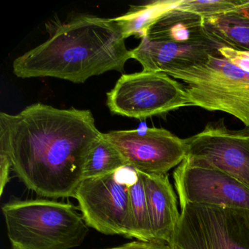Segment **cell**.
I'll return each instance as SVG.
<instances>
[{
	"label": "cell",
	"mask_w": 249,
	"mask_h": 249,
	"mask_svg": "<svg viewBox=\"0 0 249 249\" xmlns=\"http://www.w3.org/2000/svg\"><path fill=\"white\" fill-rule=\"evenodd\" d=\"M172 249H180L179 248L175 247V246H171Z\"/></svg>",
	"instance_id": "21"
},
{
	"label": "cell",
	"mask_w": 249,
	"mask_h": 249,
	"mask_svg": "<svg viewBox=\"0 0 249 249\" xmlns=\"http://www.w3.org/2000/svg\"><path fill=\"white\" fill-rule=\"evenodd\" d=\"M246 0H181L178 8L203 18L235 11Z\"/></svg>",
	"instance_id": "18"
},
{
	"label": "cell",
	"mask_w": 249,
	"mask_h": 249,
	"mask_svg": "<svg viewBox=\"0 0 249 249\" xmlns=\"http://www.w3.org/2000/svg\"><path fill=\"white\" fill-rule=\"evenodd\" d=\"M155 241L170 245L180 220L177 198L167 174L141 173Z\"/></svg>",
	"instance_id": "12"
},
{
	"label": "cell",
	"mask_w": 249,
	"mask_h": 249,
	"mask_svg": "<svg viewBox=\"0 0 249 249\" xmlns=\"http://www.w3.org/2000/svg\"><path fill=\"white\" fill-rule=\"evenodd\" d=\"M103 132L89 110L35 103L0 113V156L28 189L43 197H74L87 159Z\"/></svg>",
	"instance_id": "1"
},
{
	"label": "cell",
	"mask_w": 249,
	"mask_h": 249,
	"mask_svg": "<svg viewBox=\"0 0 249 249\" xmlns=\"http://www.w3.org/2000/svg\"><path fill=\"white\" fill-rule=\"evenodd\" d=\"M170 246L180 249H249V210L180 203Z\"/></svg>",
	"instance_id": "5"
},
{
	"label": "cell",
	"mask_w": 249,
	"mask_h": 249,
	"mask_svg": "<svg viewBox=\"0 0 249 249\" xmlns=\"http://www.w3.org/2000/svg\"><path fill=\"white\" fill-rule=\"evenodd\" d=\"M107 249H172L171 246L160 241H133L123 246Z\"/></svg>",
	"instance_id": "19"
},
{
	"label": "cell",
	"mask_w": 249,
	"mask_h": 249,
	"mask_svg": "<svg viewBox=\"0 0 249 249\" xmlns=\"http://www.w3.org/2000/svg\"><path fill=\"white\" fill-rule=\"evenodd\" d=\"M235 11L249 18V0H246L245 3L240 5Z\"/></svg>",
	"instance_id": "20"
},
{
	"label": "cell",
	"mask_w": 249,
	"mask_h": 249,
	"mask_svg": "<svg viewBox=\"0 0 249 249\" xmlns=\"http://www.w3.org/2000/svg\"><path fill=\"white\" fill-rule=\"evenodd\" d=\"M137 171L145 174H167L186 157L185 139L162 128L144 130H114L103 134Z\"/></svg>",
	"instance_id": "8"
},
{
	"label": "cell",
	"mask_w": 249,
	"mask_h": 249,
	"mask_svg": "<svg viewBox=\"0 0 249 249\" xmlns=\"http://www.w3.org/2000/svg\"><path fill=\"white\" fill-rule=\"evenodd\" d=\"M113 114L145 119L191 106L183 84L164 72L142 71L124 74L107 94Z\"/></svg>",
	"instance_id": "7"
},
{
	"label": "cell",
	"mask_w": 249,
	"mask_h": 249,
	"mask_svg": "<svg viewBox=\"0 0 249 249\" xmlns=\"http://www.w3.org/2000/svg\"><path fill=\"white\" fill-rule=\"evenodd\" d=\"M129 196L134 238L141 241H155L153 237L146 195L141 172L137 171L135 180L129 185Z\"/></svg>",
	"instance_id": "16"
},
{
	"label": "cell",
	"mask_w": 249,
	"mask_h": 249,
	"mask_svg": "<svg viewBox=\"0 0 249 249\" xmlns=\"http://www.w3.org/2000/svg\"><path fill=\"white\" fill-rule=\"evenodd\" d=\"M167 75L183 83L191 106L224 112L249 128V52L223 46L205 62Z\"/></svg>",
	"instance_id": "3"
},
{
	"label": "cell",
	"mask_w": 249,
	"mask_h": 249,
	"mask_svg": "<svg viewBox=\"0 0 249 249\" xmlns=\"http://www.w3.org/2000/svg\"><path fill=\"white\" fill-rule=\"evenodd\" d=\"M180 1L159 0L145 5L132 6L124 15L113 18L122 29L125 39L130 36L142 38L163 14L177 8Z\"/></svg>",
	"instance_id": "15"
},
{
	"label": "cell",
	"mask_w": 249,
	"mask_h": 249,
	"mask_svg": "<svg viewBox=\"0 0 249 249\" xmlns=\"http://www.w3.org/2000/svg\"><path fill=\"white\" fill-rule=\"evenodd\" d=\"M147 37L154 40L192 43L213 39L203 26V18L178 8L163 14L148 30Z\"/></svg>",
	"instance_id": "13"
},
{
	"label": "cell",
	"mask_w": 249,
	"mask_h": 249,
	"mask_svg": "<svg viewBox=\"0 0 249 249\" xmlns=\"http://www.w3.org/2000/svg\"><path fill=\"white\" fill-rule=\"evenodd\" d=\"M11 249H71L89 226L70 203L46 199L12 200L2 208Z\"/></svg>",
	"instance_id": "4"
},
{
	"label": "cell",
	"mask_w": 249,
	"mask_h": 249,
	"mask_svg": "<svg viewBox=\"0 0 249 249\" xmlns=\"http://www.w3.org/2000/svg\"><path fill=\"white\" fill-rule=\"evenodd\" d=\"M173 178L180 203L249 210V188L216 169L186 157Z\"/></svg>",
	"instance_id": "10"
},
{
	"label": "cell",
	"mask_w": 249,
	"mask_h": 249,
	"mask_svg": "<svg viewBox=\"0 0 249 249\" xmlns=\"http://www.w3.org/2000/svg\"><path fill=\"white\" fill-rule=\"evenodd\" d=\"M131 51L114 18L81 16L59 24L46 40L14 60L18 78L52 77L75 84L110 71L123 73Z\"/></svg>",
	"instance_id": "2"
},
{
	"label": "cell",
	"mask_w": 249,
	"mask_h": 249,
	"mask_svg": "<svg viewBox=\"0 0 249 249\" xmlns=\"http://www.w3.org/2000/svg\"><path fill=\"white\" fill-rule=\"evenodd\" d=\"M207 34L218 43L249 52V18L236 11L203 18Z\"/></svg>",
	"instance_id": "14"
},
{
	"label": "cell",
	"mask_w": 249,
	"mask_h": 249,
	"mask_svg": "<svg viewBox=\"0 0 249 249\" xmlns=\"http://www.w3.org/2000/svg\"><path fill=\"white\" fill-rule=\"evenodd\" d=\"M186 158L216 169L249 188V128L230 130L223 120L185 139Z\"/></svg>",
	"instance_id": "9"
},
{
	"label": "cell",
	"mask_w": 249,
	"mask_h": 249,
	"mask_svg": "<svg viewBox=\"0 0 249 249\" xmlns=\"http://www.w3.org/2000/svg\"><path fill=\"white\" fill-rule=\"evenodd\" d=\"M126 166L129 165L119 150L102 136L87 159L84 179L111 174Z\"/></svg>",
	"instance_id": "17"
},
{
	"label": "cell",
	"mask_w": 249,
	"mask_h": 249,
	"mask_svg": "<svg viewBox=\"0 0 249 249\" xmlns=\"http://www.w3.org/2000/svg\"><path fill=\"white\" fill-rule=\"evenodd\" d=\"M223 46H226L214 39L180 43L154 40L145 36L138 47L131 50V58L140 62L143 71L167 74L205 62Z\"/></svg>",
	"instance_id": "11"
},
{
	"label": "cell",
	"mask_w": 249,
	"mask_h": 249,
	"mask_svg": "<svg viewBox=\"0 0 249 249\" xmlns=\"http://www.w3.org/2000/svg\"><path fill=\"white\" fill-rule=\"evenodd\" d=\"M136 175L137 170L126 166L111 174L81 181L74 198L89 227L107 235L134 238L129 188Z\"/></svg>",
	"instance_id": "6"
}]
</instances>
